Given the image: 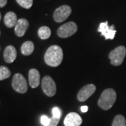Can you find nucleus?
<instances>
[{"instance_id":"obj_9","label":"nucleus","mask_w":126,"mask_h":126,"mask_svg":"<svg viewBox=\"0 0 126 126\" xmlns=\"http://www.w3.org/2000/svg\"><path fill=\"white\" fill-rule=\"evenodd\" d=\"M96 90V87L94 84H88L83 86L79 91L77 94V99L79 102H85L94 93Z\"/></svg>"},{"instance_id":"obj_25","label":"nucleus","mask_w":126,"mask_h":126,"mask_svg":"<svg viewBox=\"0 0 126 126\" xmlns=\"http://www.w3.org/2000/svg\"><path fill=\"white\" fill-rule=\"evenodd\" d=\"M1 14H0V20H1Z\"/></svg>"},{"instance_id":"obj_2","label":"nucleus","mask_w":126,"mask_h":126,"mask_svg":"<svg viewBox=\"0 0 126 126\" xmlns=\"http://www.w3.org/2000/svg\"><path fill=\"white\" fill-rule=\"evenodd\" d=\"M116 100V91L112 88H108L103 91L98 100V106L104 110H109L113 107Z\"/></svg>"},{"instance_id":"obj_12","label":"nucleus","mask_w":126,"mask_h":126,"mask_svg":"<svg viewBox=\"0 0 126 126\" xmlns=\"http://www.w3.org/2000/svg\"><path fill=\"white\" fill-rule=\"evenodd\" d=\"M29 83L32 88L38 87L40 83V74L36 69H32L28 74Z\"/></svg>"},{"instance_id":"obj_7","label":"nucleus","mask_w":126,"mask_h":126,"mask_svg":"<svg viewBox=\"0 0 126 126\" xmlns=\"http://www.w3.org/2000/svg\"><path fill=\"white\" fill-rule=\"evenodd\" d=\"M72 13V9L67 5H63L55 11L53 19L57 23H62Z\"/></svg>"},{"instance_id":"obj_19","label":"nucleus","mask_w":126,"mask_h":126,"mask_svg":"<svg viewBox=\"0 0 126 126\" xmlns=\"http://www.w3.org/2000/svg\"><path fill=\"white\" fill-rule=\"evenodd\" d=\"M16 1L20 6L26 9H30L33 4V0H16Z\"/></svg>"},{"instance_id":"obj_5","label":"nucleus","mask_w":126,"mask_h":126,"mask_svg":"<svg viewBox=\"0 0 126 126\" xmlns=\"http://www.w3.org/2000/svg\"><path fill=\"white\" fill-rule=\"evenodd\" d=\"M41 88L48 97H53L56 93V85L53 79L49 76H46L41 81Z\"/></svg>"},{"instance_id":"obj_6","label":"nucleus","mask_w":126,"mask_h":126,"mask_svg":"<svg viewBox=\"0 0 126 126\" xmlns=\"http://www.w3.org/2000/svg\"><path fill=\"white\" fill-rule=\"evenodd\" d=\"M77 25L74 22H69L63 25L58 30V35L61 38H67L74 34L77 31Z\"/></svg>"},{"instance_id":"obj_17","label":"nucleus","mask_w":126,"mask_h":126,"mask_svg":"<svg viewBox=\"0 0 126 126\" xmlns=\"http://www.w3.org/2000/svg\"><path fill=\"white\" fill-rule=\"evenodd\" d=\"M112 126H126L125 117L122 115L116 116L112 123Z\"/></svg>"},{"instance_id":"obj_16","label":"nucleus","mask_w":126,"mask_h":126,"mask_svg":"<svg viewBox=\"0 0 126 126\" xmlns=\"http://www.w3.org/2000/svg\"><path fill=\"white\" fill-rule=\"evenodd\" d=\"M38 35L41 39H47L51 35V31L49 27L46 26L41 27L38 30Z\"/></svg>"},{"instance_id":"obj_23","label":"nucleus","mask_w":126,"mask_h":126,"mask_svg":"<svg viewBox=\"0 0 126 126\" xmlns=\"http://www.w3.org/2000/svg\"><path fill=\"white\" fill-rule=\"evenodd\" d=\"M7 4V0H0V8H3Z\"/></svg>"},{"instance_id":"obj_14","label":"nucleus","mask_w":126,"mask_h":126,"mask_svg":"<svg viewBox=\"0 0 126 126\" xmlns=\"http://www.w3.org/2000/svg\"><path fill=\"white\" fill-rule=\"evenodd\" d=\"M4 21L5 25L7 27L11 28V27H15L18 22L17 16L14 12L9 11L5 15Z\"/></svg>"},{"instance_id":"obj_15","label":"nucleus","mask_w":126,"mask_h":126,"mask_svg":"<svg viewBox=\"0 0 126 126\" xmlns=\"http://www.w3.org/2000/svg\"><path fill=\"white\" fill-rule=\"evenodd\" d=\"M34 50V45L30 41L25 42L21 46V53L23 55H31L33 53Z\"/></svg>"},{"instance_id":"obj_24","label":"nucleus","mask_w":126,"mask_h":126,"mask_svg":"<svg viewBox=\"0 0 126 126\" xmlns=\"http://www.w3.org/2000/svg\"><path fill=\"white\" fill-rule=\"evenodd\" d=\"M88 106H82L81 107V112L83 113H86L88 111Z\"/></svg>"},{"instance_id":"obj_20","label":"nucleus","mask_w":126,"mask_h":126,"mask_svg":"<svg viewBox=\"0 0 126 126\" xmlns=\"http://www.w3.org/2000/svg\"><path fill=\"white\" fill-rule=\"evenodd\" d=\"M41 123L43 126H48L49 125L50 118H48L46 115H42L40 118Z\"/></svg>"},{"instance_id":"obj_18","label":"nucleus","mask_w":126,"mask_h":126,"mask_svg":"<svg viewBox=\"0 0 126 126\" xmlns=\"http://www.w3.org/2000/svg\"><path fill=\"white\" fill-rule=\"evenodd\" d=\"M11 74L9 69L5 66H0V81L6 79Z\"/></svg>"},{"instance_id":"obj_4","label":"nucleus","mask_w":126,"mask_h":126,"mask_svg":"<svg viewBox=\"0 0 126 126\" xmlns=\"http://www.w3.org/2000/svg\"><path fill=\"white\" fill-rule=\"evenodd\" d=\"M12 87L19 93H25L27 90V83L25 78L21 74H16L13 77Z\"/></svg>"},{"instance_id":"obj_21","label":"nucleus","mask_w":126,"mask_h":126,"mask_svg":"<svg viewBox=\"0 0 126 126\" xmlns=\"http://www.w3.org/2000/svg\"><path fill=\"white\" fill-rule=\"evenodd\" d=\"M60 119V118H57L54 117V116H52V117L50 118V123L48 126H57L58 125Z\"/></svg>"},{"instance_id":"obj_13","label":"nucleus","mask_w":126,"mask_h":126,"mask_svg":"<svg viewBox=\"0 0 126 126\" xmlns=\"http://www.w3.org/2000/svg\"><path fill=\"white\" fill-rule=\"evenodd\" d=\"M17 52L13 46H8L5 48L4 52V58L6 63H12L16 59Z\"/></svg>"},{"instance_id":"obj_22","label":"nucleus","mask_w":126,"mask_h":126,"mask_svg":"<svg viewBox=\"0 0 126 126\" xmlns=\"http://www.w3.org/2000/svg\"><path fill=\"white\" fill-rule=\"evenodd\" d=\"M52 113H53V116H54V117L60 118L61 116V111L57 107H55L52 109Z\"/></svg>"},{"instance_id":"obj_1","label":"nucleus","mask_w":126,"mask_h":126,"mask_svg":"<svg viewBox=\"0 0 126 126\" xmlns=\"http://www.w3.org/2000/svg\"><path fill=\"white\" fill-rule=\"evenodd\" d=\"M44 60L48 66L53 67H58L63 60V50L59 46H51L46 52Z\"/></svg>"},{"instance_id":"obj_10","label":"nucleus","mask_w":126,"mask_h":126,"mask_svg":"<svg viewBox=\"0 0 126 126\" xmlns=\"http://www.w3.org/2000/svg\"><path fill=\"white\" fill-rule=\"evenodd\" d=\"M82 123V118L77 113H68L64 120V126H80Z\"/></svg>"},{"instance_id":"obj_8","label":"nucleus","mask_w":126,"mask_h":126,"mask_svg":"<svg viewBox=\"0 0 126 126\" xmlns=\"http://www.w3.org/2000/svg\"><path fill=\"white\" fill-rule=\"evenodd\" d=\"M97 31L101 33V34L105 37V39H113L116 35V30H114V25L109 26L108 22H104L99 24Z\"/></svg>"},{"instance_id":"obj_11","label":"nucleus","mask_w":126,"mask_h":126,"mask_svg":"<svg viewBox=\"0 0 126 126\" xmlns=\"http://www.w3.org/2000/svg\"><path fill=\"white\" fill-rule=\"evenodd\" d=\"M29 27V22L25 18H20L18 20V22L15 26V33L19 37L25 35V32Z\"/></svg>"},{"instance_id":"obj_3","label":"nucleus","mask_w":126,"mask_h":126,"mask_svg":"<svg viewBox=\"0 0 126 126\" xmlns=\"http://www.w3.org/2000/svg\"><path fill=\"white\" fill-rule=\"evenodd\" d=\"M126 55V48L123 46H120L112 51L109 55V58L111 60V64L113 66L121 65Z\"/></svg>"}]
</instances>
